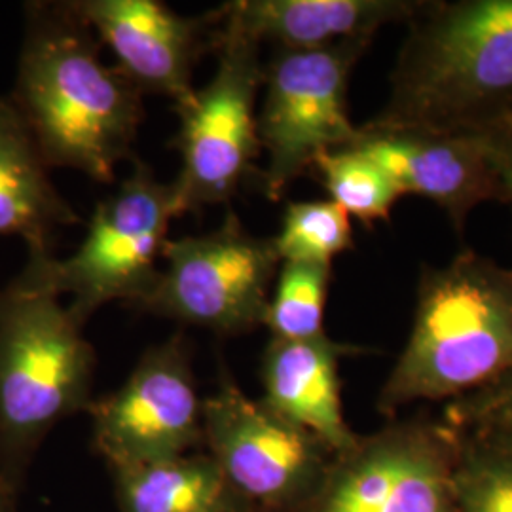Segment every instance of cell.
<instances>
[{
    "mask_svg": "<svg viewBox=\"0 0 512 512\" xmlns=\"http://www.w3.org/2000/svg\"><path fill=\"white\" fill-rule=\"evenodd\" d=\"M488 148L490 162L494 165L499 183L505 192V203L512 205V133L503 129H494L482 133Z\"/></svg>",
    "mask_w": 512,
    "mask_h": 512,
    "instance_id": "obj_23",
    "label": "cell"
},
{
    "mask_svg": "<svg viewBox=\"0 0 512 512\" xmlns=\"http://www.w3.org/2000/svg\"><path fill=\"white\" fill-rule=\"evenodd\" d=\"M179 217L171 183H160L145 162L135 160L116 192L97 203L73 255L29 253L16 279L57 298L69 294V310L80 323L109 302L133 306L156 283L169 226Z\"/></svg>",
    "mask_w": 512,
    "mask_h": 512,
    "instance_id": "obj_5",
    "label": "cell"
},
{
    "mask_svg": "<svg viewBox=\"0 0 512 512\" xmlns=\"http://www.w3.org/2000/svg\"><path fill=\"white\" fill-rule=\"evenodd\" d=\"M203 446L253 512L293 511L332 458L308 431L249 399L226 368L203 399Z\"/></svg>",
    "mask_w": 512,
    "mask_h": 512,
    "instance_id": "obj_10",
    "label": "cell"
},
{
    "mask_svg": "<svg viewBox=\"0 0 512 512\" xmlns=\"http://www.w3.org/2000/svg\"><path fill=\"white\" fill-rule=\"evenodd\" d=\"M215 12V74L205 88L175 105L181 120L175 137L181 169L171 188L181 217L232 202L262 154L256 118L264 80L260 44Z\"/></svg>",
    "mask_w": 512,
    "mask_h": 512,
    "instance_id": "obj_6",
    "label": "cell"
},
{
    "mask_svg": "<svg viewBox=\"0 0 512 512\" xmlns=\"http://www.w3.org/2000/svg\"><path fill=\"white\" fill-rule=\"evenodd\" d=\"M442 421L459 433L512 442V370L495 384L452 401Z\"/></svg>",
    "mask_w": 512,
    "mask_h": 512,
    "instance_id": "obj_22",
    "label": "cell"
},
{
    "mask_svg": "<svg viewBox=\"0 0 512 512\" xmlns=\"http://www.w3.org/2000/svg\"><path fill=\"white\" fill-rule=\"evenodd\" d=\"M351 147L380 165L401 196L437 203L459 234L478 205L505 203L482 135L389 131L365 124Z\"/></svg>",
    "mask_w": 512,
    "mask_h": 512,
    "instance_id": "obj_13",
    "label": "cell"
},
{
    "mask_svg": "<svg viewBox=\"0 0 512 512\" xmlns=\"http://www.w3.org/2000/svg\"><path fill=\"white\" fill-rule=\"evenodd\" d=\"M93 446L109 469L179 458L203 444V401L183 332L147 349L128 380L92 401Z\"/></svg>",
    "mask_w": 512,
    "mask_h": 512,
    "instance_id": "obj_11",
    "label": "cell"
},
{
    "mask_svg": "<svg viewBox=\"0 0 512 512\" xmlns=\"http://www.w3.org/2000/svg\"><path fill=\"white\" fill-rule=\"evenodd\" d=\"M99 40L69 2H27L10 93L50 167L112 183L143 122V93L103 63Z\"/></svg>",
    "mask_w": 512,
    "mask_h": 512,
    "instance_id": "obj_1",
    "label": "cell"
},
{
    "mask_svg": "<svg viewBox=\"0 0 512 512\" xmlns=\"http://www.w3.org/2000/svg\"><path fill=\"white\" fill-rule=\"evenodd\" d=\"M365 349L340 344L329 334L311 340H270L262 355V403L281 418L319 440L332 456L355 446L359 435L349 427L340 361Z\"/></svg>",
    "mask_w": 512,
    "mask_h": 512,
    "instance_id": "obj_14",
    "label": "cell"
},
{
    "mask_svg": "<svg viewBox=\"0 0 512 512\" xmlns=\"http://www.w3.org/2000/svg\"><path fill=\"white\" fill-rule=\"evenodd\" d=\"M311 171L329 192L330 202L366 226L391 219L395 205L403 198L384 169L355 147L321 154Z\"/></svg>",
    "mask_w": 512,
    "mask_h": 512,
    "instance_id": "obj_19",
    "label": "cell"
},
{
    "mask_svg": "<svg viewBox=\"0 0 512 512\" xmlns=\"http://www.w3.org/2000/svg\"><path fill=\"white\" fill-rule=\"evenodd\" d=\"M69 4L143 95H165L179 105L196 90L194 69L200 57L217 44L215 10L200 18H184L160 0H76Z\"/></svg>",
    "mask_w": 512,
    "mask_h": 512,
    "instance_id": "obj_12",
    "label": "cell"
},
{
    "mask_svg": "<svg viewBox=\"0 0 512 512\" xmlns=\"http://www.w3.org/2000/svg\"><path fill=\"white\" fill-rule=\"evenodd\" d=\"M456 433L454 494L458 512H512V444Z\"/></svg>",
    "mask_w": 512,
    "mask_h": 512,
    "instance_id": "obj_20",
    "label": "cell"
},
{
    "mask_svg": "<svg viewBox=\"0 0 512 512\" xmlns=\"http://www.w3.org/2000/svg\"><path fill=\"white\" fill-rule=\"evenodd\" d=\"M425 2L414 0H238L220 18L277 50H319L372 38L389 23H408Z\"/></svg>",
    "mask_w": 512,
    "mask_h": 512,
    "instance_id": "obj_15",
    "label": "cell"
},
{
    "mask_svg": "<svg viewBox=\"0 0 512 512\" xmlns=\"http://www.w3.org/2000/svg\"><path fill=\"white\" fill-rule=\"evenodd\" d=\"M456 433L444 421H391L332 456L289 512H458Z\"/></svg>",
    "mask_w": 512,
    "mask_h": 512,
    "instance_id": "obj_9",
    "label": "cell"
},
{
    "mask_svg": "<svg viewBox=\"0 0 512 512\" xmlns=\"http://www.w3.org/2000/svg\"><path fill=\"white\" fill-rule=\"evenodd\" d=\"M0 512H14L12 503H10V495H8V490L2 480H0Z\"/></svg>",
    "mask_w": 512,
    "mask_h": 512,
    "instance_id": "obj_24",
    "label": "cell"
},
{
    "mask_svg": "<svg viewBox=\"0 0 512 512\" xmlns=\"http://www.w3.org/2000/svg\"><path fill=\"white\" fill-rule=\"evenodd\" d=\"M332 266L281 262L264 325L274 340H311L325 332Z\"/></svg>",
    "mask_w": 512,
    "mask_h": 512,
    "instance_id": "obj_18",
    "label": "cell"
},
{
    "mask_svg": "<svg viewBox=\"0 0 512 512\" xmlns=\"http://www.w3.org/2000/svg\"><path fill=\"white\" fill-rule=\"evenodd\" d=\"M110 473L120 512H253L207 452Z\"/></svg>",
    "mask_w": 512,
    "mask_h": 512,
    "instance_id": "obj_17",
    "label": "cell"
},
{
    "mask_svg": "<svg viewBox=\"0 0 512 512\" xmlns=\"http://www.w3.org/2000/svg\"><path fill=\"white\" fill-rule=\"evenodd\" d=\"M512 370V268L463 251L423 268L412 330L378 397L393 418L416 403L458 401Z\"/></svg>",
    "mask_w": 512,
    "mask_h": 512,
    "instance_id": "obj_3",
    "label": "cell"
},
{
    "mask_svg": "<svg viewBox=\"0 0 512 512\" xmlns=\"http://www.w3.org/2000/svg\"><path fill=\"white\" fill-rule=\"evenodd\" d=\"M54 294L12 279L0 291V448L23 456L92 404L95 351Z\"/></svg>",
    "mask_w": 512,
    "mask_h": 512,
    "instance_id": "obj_4",
    "label": "cell"
},
{
    "mask_svg": "<svg viewBox=\"0 0 512 512\" xmlns=\"http://www.w3.org/2000/svg\"><path fill=\"white\" fill-rule=\"evenodd\" d=\"M372 38L348 40L319 50H275L264 65L258 139L268 162L262 190L279 202L287 188L313 169L315 160L357 141L349 118V78Z\"/></svg>",
    "mask_w": 512,
    "mask_h": 512,
    "instance_id": "obj_7",
    "label": "cell"
},
{
    "mask_svg": "<svg viewBox=\"0 0 512 512\" xmlns=\"http://www.w3.org/2000/svg\"><path fill=\"white\" fill-rule=\"evenodd\" d=\"M512 114V0L425 2L368 128L482 135Z\"/></svg>",
    "mask_w": 512,
    "mask_h": 512,
    "instance_id": "obj_2",
    "label": "cell"
},
{
    "mask_svg": "<svg viewBox=\"0 0 512 512\" xmlns=\"http://www.w3.org/2000/svg\"><path fill=\"white\" fill-rule=\"evenodd\" d=\"M50 169L12 97L0 93V236L23 239L29 253L52 251L55 232L78 222Z\"/></svg>",
    "mask_w": 512,
    "mask_h": 512,
    "instance_id": "obj_16",
    "label": "cell"
},
{
    "mask_svg": "<svg viewBox=\"0 0 512 512\" xmlns=\"http://www.w3.org/2000/svg\"><path fill=\"white\" fill-rule=\"evenodd\" d=\"M511 444H512V442H511Z\"/></svg>",
    "mask_w": 512,
    "mask_h": 512,
    "instance_id": "obj_26",
    "label": "cell"
},
{
    "mask_svg": "<svg viewBox=\"0 0 512 512\" xmlns=\"http://www.w3.org/2000/svg\"><path fill=\"white\" fill-rule=\"evenodd\" d=\"M495 129H503V131H509V133H512V114L501 124V126H497ZM494 131V129H492Z\"/></svg>",
    "mask_w": 512,
    "mask_h": 512,
    "instance_id": "obj_25",
    "label": "cell"
},
{
    "mask_svg": "<svg viewBox=\"0 0 512 512\" xmlns=\"http://www.w3.org/2000/svg\"><path fill=\"white\" fill-rule=\"evenodd\" d=\"M272 241L281 262L332 266L336 256L353 249L351 217L330 200L291 202Z\"/></svg>",
    "mask_w": 512,
    "mask_h": 512,
    "instance_id": "obj_21",
    "label": "cell"
},
{
    "mask_svg": "<svg viewBox=\"0 0 512 512\" xmlns=\"http://www.w3.org/2000/svg\"><path fill=\"white\" fill-rule=\"evenodd\" d=\"M164 268L131 308L239 336L264 325L281 260L272 238H258L228 211L224 224L202 236L165 243Z\"/></svg>",
    "mask_w": 512,
    "mask_h": 512,
    "instance_id": "obj_8",
    "label": "cell"
}]
</instances>
